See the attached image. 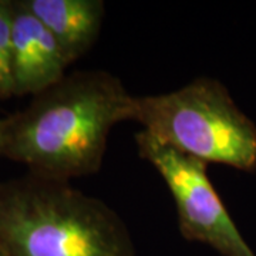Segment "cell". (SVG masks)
<instances>
[{
    "instance_id": "cell-5",
    "label": "cell",
    "mask_w": 256,
    "mask_h": 256,
    "mask_svg": "<svg viewBox=\"0 0 256 256\" xmlns=\"http://www.w3.org/2000/svg\"><path fill=\"white\" fill-rule=\"evenodd\" d=\"M70 62L46 26L12 0V77L14 97L37 96L66 76Z\"/></svg>"
},
{
    "instance_id": "cell-1",
    "label": "cell",
    "mask_w": 256,
    "mask_h": 256,
    "mask_svg": "<svg viewBox=\"0 0 256 256\" xmlns=\"http://www.w3.org/2000/svg\"><path fill=\"white\" fill-rule=\"evenodd\" d=\"M136 96L104 70L66 74L4 118L3 156L28 172L70 181L98 172L111 130L134 120Z\"/></svg>"
},
{
    "instance_id": "cell-2",
    "label": "cell",
    "mask_w": 256,
    "mask_h": 256,
    "mask_svg": "<svg viewBox=\"0 0 256 256\" xmlns=\"http://www.w3.org/2000/svg\"><path fill=\"white\" fill-rule=\"evenodd\" d=\"M0 242L8 256H134L126 222L106 202L33 172L0 182Z\"/></svg>"
},
{
    "instance_id": "cell-8",
    "label": "cell",
    "mask_w": 256,
    "mask_h": 256,
    "mask_svg": "<svg viewBox=\"0 0 256 256\" xmlns=\"http://www.w3.org/2000/svg\"><path fill=\"white\" fill-rule=\"evenodd\" d=\"M4 128H6V121L4 118H0V156H3V148H4Z\"/></svg>"
},
{
    "instance_id": "cell-4",
    "label": "cell",
    "mask_w": 256,
    "mask_h": 256,
    "mask_svg": "<svg viewBox=\"0 0 256 256\" xmlns=\"http://www.w3.org/2000/svg\"><path fill=\"white\" fill-rule=\"evenodd\" d=\"M138 154L152 165L174 198L181 235L208 245L222 256H256L212 185L208 164L156 141L136 136Z\"/></svg>"
},
{
    "instance_id": "cell-7",
    "label": "cell",
    "mask_w": 256,
    "mask_h": 256,
    "mask_svg": "<svg viewBox=\"0 0 256 256\" xmlns=\"http://www.w3.org/2000/svg\"><path fill=\"white\" fill-rule=\"evenodd\" d=\"M14 97L12 77V0H0V100Z\"/></svg>"
},
{
    "instance_id": "cell-3",
    "label": "cell",
    "mask_w": 256,
    "mask_h": 256,
    "mask_svg": "<svg viewBox=\"0 0 256 256\" xmlns=\"http://www.w3.org/2000/svg\"><path fill=\"white\" fill-rule=\"evenodd\" d=\"M132 121L161 144L205 164L256 170L255 122L215 78L200 77L174 92L136 97Z\"/></svg>"
},
{
    "instance_id": "cell-6",
    "label": "cell",
    "mask_w": 256,
    "mask_h": 256,
    "mask_svg": "<svg viewBox=\"0 0 256 256\" xmlns=\"http://www.w3.org/2000/svg\"><path fill=\"white\" fill-rule=\"evenodd\" d=\"M54 37L70 64L97 42L106 14L102 0H23Z\"/></svg>"
},
{
    "instance_id": "cell-9",
    "label": "cell",
    "mask_w": 256,
    "mask_h": 256,
    "mask_svg": "<svg viewBox=\"0 0 256 256\" xmlns=\"http://www.w3.org/2000/svg\"><path fill=\"white\" fill-rule=\"evenodd\" d=\"M0 256H8L6 250H4V248H3V245H2V242H0Z\"/></svg>"
}]
</instances>
